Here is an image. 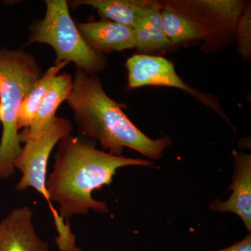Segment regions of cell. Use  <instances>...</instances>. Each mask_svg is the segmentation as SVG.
<instances>
[{
  "label": "cell",
  "instance_id": "6da1fadb",
  "mask_svg": "<svg viewBox=\"0 0 251 251\" xmlns=\"http://www.w3.org/2000/svg\"><path fill=\"white\" fill-rule=\"evenodd\" d=\"M56 147L52 171L46 178V187L51 202L59 204V215L67 222L72 216L86 215L90 210L108 212L106 202L96 201L92 195L95 190L111 184L117 170L153 165L143 158L114 156L72 134L62 138Z\"/></svg>",
  "mask_w": 251,
  "mask_h": 251
},
{
  "label": "cell",
  "instance_id": "7a4b0ae2",
  "mask_svg": "<svg viewBox=\"0 0 251 251\" xmlns=\"http://www.w3.org/2000/svg\"><path fill=\"white\" fill-rule=\"evenodd\" d=\"M67 103L74 113L78 134L97 140L103 151L114 156H122L127 148L158 159L171 145L168 137L151 139L144 134L126 116L121 104L106 94L96 74L76 69Z\"/></svg>",
  "mask_w": 251,
  "mask_h": 251
},
{
  "label": "cell",
  "instance_id": "3957f363",
  "mask_svg": "<svg viewBox=\"0 0 251 251\" xmlns=\"http://www.w3.org/2000/svg\"><path fill=\"white\" fill-rule=\"evenodd\" d=\"M43 73L35 57L26 50L0 48V179H9L15 174L14 161L22 150L18 111Z\"/></svg>",
  "mask_w": 251,
  "mask_h": 251
},
{
  "label": "cell",
  "instance_id": "277c9868",
  "mask_svg": "<svg viewBox=\"0 0 251 251\" xmlns=\"http://www.w3.org/2000/svg\"><path fill=\"white\" fill-rule=\"evenodd\" d=\"M74 126L65 117H56L47 130L39 138L25 142L21 153L14 163L15 169L19 170L21 177L16 185L22 192L32 188L43 196L49 204L57 231L56 245L60 251H73L76 248V236L73 233L70 223L59 215L52 205L46 187V174L50 155L59 140L72 134Z\"/></svg>",
  "mask_w": 251,
  "mask_h": 251
},
{
  "label": "cell",
  "instance_id": "5b68a950",
  "mask_svg": "<svg viewBox=\"0 0 251 251\" xmlns=\"http://www.w3.org/2000/svg\"><path fill=\"white\" fill-rule=\"evenodd\" d=\"M46 12L41 19L29 25L27 45H49L55 52L54 64L66 62L89 74L102 72L107 62L86 44L71 16L66 0H46Z\"/></svg>",
  "mask_w": 251,
  "mask_h": 251
},
{
  "label": "cell",
  "instance_id": "8992f818",
  "mask_svg": "<svg viewBox=\"0 0 251 251\" xmlns=\"http://www.w3.org/2000/svg\"><path fill=\"white\" fill-rule=\"evenodd\" d=\"M128 87L131 89L145 86L174 87L184 91L199 101L216 110L224 117L219 104L214 97L194 90L180 78L173 63L164 57L145 54H135L127 59ZM226 118V117H225Z\"/></svg>",
  "mask_w": 251,
  "mask_h": 251
},
{
  "label": "cell",
  "instance_id": "52a82bcc",
  "mask_svg": "<svg viewBox=\"0 0 251 251\" xmlns=\"http://www.w3.org/2000/svg\"><path fill=\"white\" fill-rule=\"evenodd\" d=\"M34 212L27 206L16 208L0 221V251H49L33 224Z\"/></svg>",
  "mask_w": 251,
  "mask_h": 251
},
{
  "label": "cell",
  "instance_id": "ba28073f",
  "mask_svg": "<svg viewBox=\"0 0 251 251\" xmlns=\"http://www.w3.org/2000/svg\"><path fill=\"white\" fill-rule=\"evenodd\" d=\"M75 24L86 44L99 55L136 48L133 28L105 19Z\"/></svg>",
  "mask_w": 251,
  "mask_h": 251
},
{
  "label": "cell",
  "instance_id": "9c48e42d",
  "mask_svg": "<svg viewBox=\"0 0 251 251\" xmlns=\"http://www.w3.org/2000/svg\"><path fill=\"white\" fill-rule=\"evenodd\" d=\"M234 171L229 190L232 194L227 201L214 200L210 208L214 211L237 214L242 219L248 232L251 231V156L233 151Z\"/></svg>",
  "mask_w": 251,
  "mask_h": 251
},
{
  "label": "cell",
  "instance_id": "30bf717a",
  "mask_svg": "<svg viewBox=\"0 0 251 251\" xmlns=\"http://www.w3.org/2000/svg\"><path fill=\"white\" fill-rule=\"evenodd\" d=\"M73 76L68 73H62L56 76L47 91L35 114L30 126L19 132L21 143L39 138L49 128L55 119L59 105L67 101L72 93Z\"/></svg>",
  "mask_w": 251,
  "mask_h": 251
},
{
  "label": "cell",
  "instance_id": "8fae6325",
  "mask_svg": "<svg viewBox=\"0 0 251 251\" xmlns=\"http://www.w3.org/2000/svg\"><path fill=\"white\" fill-rule=\"evenodd\" d=\"M156 4L148 0H72L71 7L91 6L97 10L103 19L135 29Z\"/></svg>",
  "mask_w": 251,
  "mask_h": 251
},
{
  "label": "cell",
  "instance_id": "7c38bea8",
  "mask_svg": "<svg viewBox=\"0 0 251 251\" xmlns=\"http://www.w3.org/2000/svg\"><path fill=\"white\" fill-rule=\"evenodd\" d=\"M133 29L136 39V49L140 52H151L173 46L163 29L159 3L156 2Z\"/></svg>",
  "mask_w": 251,
  "mask_h": 251
},
{
  "label": "cell",
  "instance_id": "4fadbf2b",
  "mask_svg": "<svg viewBox=\"0 0 251 251\" xmlns=\"http://www.w3.org/2000/svg\"><path fill=\"white\" fill-rule=\"evenodd\" d=\"M67 64L66 62L54 64L46 72L43 73L42 75L36 81L20 107L17 121L18 130L25 129L30 126L35 117L36 110L51 84Z\"/></svg>",
  "mask_w": 251,
  "mask_h": 251
},
{
  "label": "cell",
  "instance_id": "5bb4252c",
  "mask_svg": "<svg viewBox=\"0 0 251 251\" xmlns=\"http://www.w3.org/2000/svg\"><path fill=\"white\" fill-rule=\"evenodd\" d=\"M160 7L165 34L173 45L204 38L202 28L191 18L171 8Z\"/></svg>",
  "mask_w": 251,
  "mask_h": 251
},
{
  "label": "cell",
  "instance_id": "9a60e30c",
  "mask_svg": "<svg viewBox=\"0 0 251 251\" xmlns=\"http://www.w3.org/2000/svg\"><path fill=\"white\" fill-rule=\"evenodd\" d=\"M251 7L247 4L237 23L238 51L243 58L249 59L251 54Z\"/></svg>",
  "mask_w": 251,
  "mask_h": 251
},
{
  "label": "cell",
  "instance_id": "2e32d148",
  "mask_svg": "<svg viewBox=\"0 0 251 251\" xmlns=\"http://www.w3.org/2000/svg\"><path fill=\"white\" fill-rule=\"evenodd\" d=\"M217 251H251V234L249 233L247 237L230 247Z\"/></svg>",
  "mask_w": 251,
  "mask_h": 251
}]
</instances>
